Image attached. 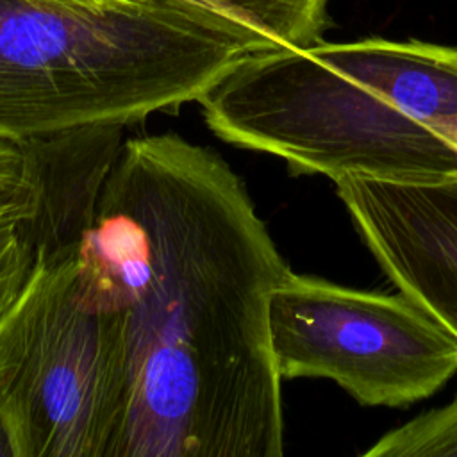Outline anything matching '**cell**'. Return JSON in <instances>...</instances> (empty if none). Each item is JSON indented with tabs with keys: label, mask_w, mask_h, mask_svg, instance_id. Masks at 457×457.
Instances as JSON below:
<instances>
[{
	"label": "cell",
	"mask_w": 457,
	"mask_h": 457,
	"mask_svg": "<svg viewBox=\"0 0 457 457\" xmlns=\"http://www.w3.org/2000/svg\"><path fill=\"white\" fill-rule=\"evenodd\" d=\"M21 146V145H20ZM36 205V179L23 146L0 159V221L25 220Z\"/></svg>",
	"instance_id": "obj_10"
},
{
	"label": "cell",
	"mask_w": 457,
	"mask_h": 457,
	"mask_svg": "<svg viewBox=\"0 0 457 457\" xmlns=\"http://www.w3.org/2000/svg\"><path fill=\"white\" fill-rule=\"evenodd\" d=\"M41 2H52V4H62L70 7H93V9H105V7H118L145 0H41Z\"/></svg>",
	"instance_id": "obj_12"
},
{
	"label": "cell",
	"mask_w": 457,
	"mask_h": 457,
	"mask_svg": "<svg viewBox=\"0 0 457 457\" xmlns=\"http://www.w3.org/2000/svg\"><path fill=\"white\" fill-rule=\"evenodd\" d=\"M121 316L116 457H280L270 298L291 271L239 175L179 134L123 141L82 241Z\"/></svg>",
	"instance_id": "obj_1"
},
{
	"label": "cell",
	"mask_w": 457,
	"mask_h": 457,
	"mask_svg": "<svg viewBox=\"0 0 457 457\" xmlns=\"http://www.w3.org/2000/svg\"><path fill=\"white\" fill-rule=\"evenodd\" d=\"M223 141L284 159L296 173L400 182L457 179V146L314 45L252 52L198 100Z\"/></svg>",
	"instance_id": "obj_4"
},
{
	"label": "cell",
	"mask_w": 457,
	"mask_h": 457,
	"mask_svg": "<svg viewBox=\"0 0 457 457\" xmlns=\"http://www.w3.org/2000/svg\"><path fill=\"white\" fill-rule=\"evenodd\" d=\"M270 48L278 46L200 0L105 9L0 0V139L21 145L177 111Z\"/></svg>",
	"instance_id": "obj_2"
},
{
	"label": "cell",
	"mask_w": 457,
	"mask_h": 457,
	"mask_svg": "<svg viewBox=\"0 0 457 457\" xmlns=\"http://www.w3.org/2000/svg\"><path fill=\"white\" fill-rule=\"evenodd\" d=\"M0 457H18L11 427L2 414H0Z\"/></svg>",
	"instance_id": "obj_13"
},
{
	"label": "cell",
	"mask_w": 457,
	"mask_h": 457,
	"mask_svg": "<svg viewBox=\"0 0 457 457\" xmlns=\"http://www.w3.org/2000/svg\"><path fill=\"white\" fill-rule=\"evenodd\" d=\"M270 336L282 378H330L364 405H411L457 373V339L402 293L289 271L270 298Z\"/></svg>",
	"instance_id": "obj_5"
},
{
	"label": "cell",
	"mask_w": 457,
	"mask_h": 457,
	"mask_svg": "<svg viewBox=\"0 0 457 457\" xmlns=\"http://www.w3.org/2000/svg\"><path fill=\"white\" fill-rule=\"evenodd\" d=\"M82 241H25L23 266L0 291V414L18 457L118 452L121 316L84 268Z\"/></svg>",
	"instance_id": "obj_3"
},
{
	"label": "cell",
	"mask_w": 457,
	"mask_h": 457,
	"mask_svg": "<svg viewBox=\"0 0 457 457\" xmlns=\"http://www.w3.org/2000/svg\"><path fill=\"white\" fill-rule=\"evenodd\" d=\"M441 134H443L450 143H453V145L457 146V121H453L452 125H448L446 129H443Z\"/></svg>",
	"instance_id": "obj_15"
},
{
	"label": "cell",
	"mask_w": 457,
	"mask_h": 457,
	"mask_svg": "<svg viewBox=\"0 0 457 457\" xmlns=\"http://www.w3.org/2000/svg\"><path fill=\"white\" fill-rule=\"evenodd\" d=\"M25 241L21 234V220L0 221V291L18 273L25 261Z\"/></svg>",
	"instance_id": "obj_11"
},
{
	"label": "cell",
	"mask_w": 457,
	"mask_h": 457,
	"mask_svg": "<svg viewBox=\"0 0 457 457\" xmlns=\"http://www.w3.org/2000/svg\"><path fill=\"white\" fill-rule=\"evenodd\" d=\"M314 48L328 62L439 134L457 121V48L384 37L318 41Z\"/></svg>",
	"instance_id": "obj_7"
},
{
	"label": "cell",
	"mask_w": 457,
	"mask_h": 457,
	"mask_svg": "<svg viewBox=\"0 0 457 457\" xmlns=\"http://www.w3.org/2000/svg\"><path fill=\"white\" fill-rule=\"evenodd\" d=\"M253 29L275 46L318 43L328 23L330 0H200Z\"/></svg>",
	"instance_id": "obj_8"
},
{
	"label": "cell",
	"mask_w": 457,
	"mask_h": 457,
	"mask_svg": "<svg viewBox=\"0 0 457 457\" xmlns=\"http://www.w3.org/2000/svg\"><path fill=\"white\" fill-rule=\"evenodd\" d=\"M20 150V145L18 143H11V141H4L0 139V159L2 157H7V155H12Z\"/></svg>",
	"instance_id": "obj_14"
},
{
	"label": "cell",
	"mask_w": 457,
	"mask_h": 457,
	"mask_svg": "<svg viewBox=\"0 0 457 457\" xmlns=\"http://www.w3.org/2000/svg\"><path fill=\"white\" fill-rule=\"evenodd\" d=\"M334 182L386 277L457 339V179Z\"/></svg>",
	"instance_id": "obj_6"
},
{
	"label": "cell",
	"mask_w": 457,
	"mask_h": 457,
	"mask_svg": "<svg viewBox=\"0 0 457 457\" xmlns=\"http://www.w3.org/2000/svg\"><path fill=\"white\" fill-rule=\"evenodd\" d=\"M364 457H457V393L445 407L384 434Z\"/></svg>",
	"instance_id": "obj_9"
}]
</instances>
